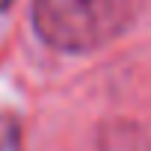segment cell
I'll list each match as a JSON object with an SVG mask.
<instances>
[{
    "label": "cell",
    "mask_w": 151,
    "mask_h": 151,
    "mask_svg": "<svg viewBox=\"0 0 151 151\" xmlns=\"http://www.w3.org/2000/svg\"><path fill=\"white\" fill-rule=\"evenodd\" d=\"M130 21V0H33V27L42 42L65 53L107 45Z\"/></svg>",
    "instance_id": "6da1fadb"
},
{
    "label": "cell",
    "mask_w": 151,
    "mask_h": 151,
    "mask_svg": "<svg viewBox=\"0 0 151 151\" xmlns=\"http://www.w3.org/2000/svg\"><path fill=\"white\" fill-rule=\"evenodd\" d=\"M98 151H151V142H148L145 133H139L136 127H130V124L119 127V124H116V127L101 139Z\"/></svg>",
    "instance_id": "7a4b0ae2"
},
{
    "label": "cell",
    "mask_w": 151,
    "mask_h": 151,
    "mask_svg": "<svg viewBox=\"0 0 151 151\" xmlns=\"http://www.w3.org/2000/svg\"><path fill=\"white\" fill-rule=\"evenodd\" d=\"M9 6H12V0H0V12H6Z\"/></svg>",
    "instance_id": "3957f363"
}]
</instances>
